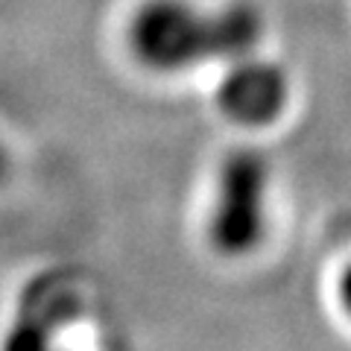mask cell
Wrapping results in <instances>:
<instances>
[{
    "mask_svg": "<svg viewBox=\"0 0 351 351\" xmlns=\"http://www.w3.org/2000/svg\"><path fill=\"white\" fill-rule=\"evenodd\" d=\"M263 15L237 0L202 9L193 0H141L126 21V44L152 73H182L208 62H234L258 50Z\"/></svg>",
    "mask_w": 351,
    "mask_h": 351,
    "instance_id": "obj_1",
    "label": "cell"
},
{
    "mask_svg": "<svg viewBox=\"0 0 351 351\" xmlns=\"http://www.w3.org/2000/svg\"><path fill=\"white\" fill-rule=\"evenodd\" d=\"M272 170L261 149L240 147L219 161L205 234L219 255L240 258L267 234Z\"/></svg>",
    "mask_w": 351,
    "mask_h": 351,
    "instance_id": "obj_2",
    "label": "cell"
},
{
    "mask_svg": "<svg viewBox=\"0 0 351 351\" xmlns=\"http://www.w3.org/2000/svg\"><path fill=\"white\" fill-rule=\"evenodd\" d=\"M82 311L76 284L62 276H44L27 284L0 351H62L59 334Z\"/></svg>",
    "mask_w": 351,
    "mask_h": 351,
    "instance_id": "obj_3",
    "label": "cell"
},
{
    "mask_svg": "<svg viewBox=\"0 0 351 351\" xmlns=\"http://www.w3.org/2000/svg\"><path fill=\"white\" fill-rule=\"evenodd\" d=\"M290 100V80L281 64L258 59L255 53L228 62L217 82V106L237 126H269Z\"/></svg>",
    "mask_w": 351,
    "mask_h": 351,
    "instance_id": "obj_4",
    "label": "cell"
},
{
    "mask_svg": "<svg viewBox=\"0 0 351 351\" xmlns=\"http://www.w3.org/2000/svg\"><path fill=\"white\" fill-rule=\"evenodd\" d=\"M339 304H343V311L351 316V263L343 269V276H339Z\"/></svg>",
    "mask_w": 351,
    "mask_h": 351,
    "instance_id": "obj_5",
    "label": "cell"
}]
</instances>
